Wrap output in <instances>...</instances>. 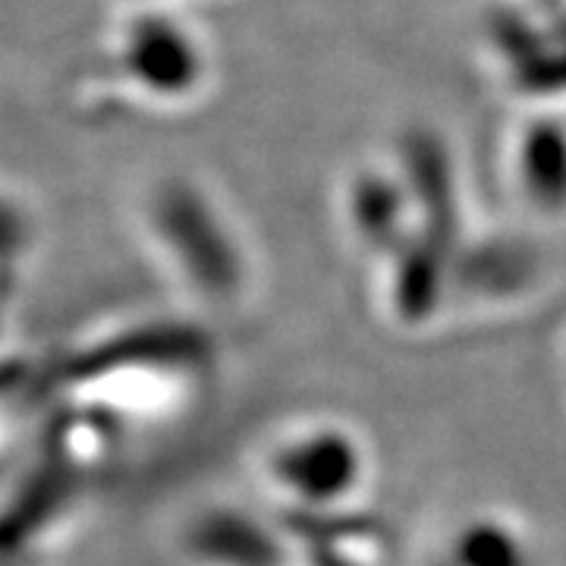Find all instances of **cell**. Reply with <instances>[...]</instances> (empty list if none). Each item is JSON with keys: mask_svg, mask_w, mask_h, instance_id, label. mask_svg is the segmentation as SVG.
<instances>
[{"mask_svg": "<svg viewBox=\"0 0 566 566\" xmlns=\"http://www.w3.org/2000/svg\"><path fill=\"white\" fill-rule=\"evenodd\" d=\"M334 463H359L353 441H346V434L337 431H308L281 447L277 475H283L281 482L290 488L293 497H327L340 491L334 479H327V469Z\"/></svg>", "mask_w": 566, "mask_h": 566, "instance_id": "2", "label": "cell"}, {"mask_svg": "<svg viewBox=\"0 0 566 566\" xmlns=\"http://www.w3.org/2000/svg\"><path fill=\"white\" fill-rule=\"evenodd\" d=\"M501 174L510 199L535 218L566 214V123L532 114L501 142Z\"/></svg>", "mask_w": 566, "mask_h": 566, "instance_id": "1", "label": "cell"}]
</instances>
